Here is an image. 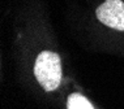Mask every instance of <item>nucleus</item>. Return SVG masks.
Returning a JSON list of instances; mask_svg holds the SVG:
<instances>
[{
	"label": "nucleus",
	"mask_w": 124,
	"mask_h": 109,
	"mask_svg": "<svg viewBox=\"0 0 124 109\" xmlns=\"http://www.w3.org/2000/svg\"><path fill=\"white\" fill-rule=\"evenodd\" d=\"M34 75L45 91H55L62 83L63 78L62 60L59 55L52 51H42L37 56L34 64Z\"/></svg>",
	"instance_id": "nucleus-1"
},
{
	"label": "nucleus",
	"mask_w": 124,
	"mask_h": 109,
	"mask_svg": "<svg viewBox=\"0 0 124 109\" xmlns=\"http://www.w3.org/2000/svg\"><path fill=\"white\" fill-rule=\"evenodd\" d=\"M99 22L118 31H124V1L106 0L95 11Z\"/></svg>",
	"instance_id": "nucleus-2"
},
{
	"label": "nucleus",
	"mask_w": 124,
	"mask_h": 109,
	"mask_svg": "<svg viewBox=\"0 0 124 109\" xmlns=\"http://www.w3.org/2000/svg\"><path fill=\"white\" fill-rule=\"evenodd\" d=\"M68 109H93V107L82 95L73 94L68 99Z\"/></svg>",
	"instance_id": "nucleus-3"
}]
</instances>
